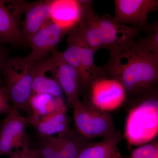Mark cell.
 <instances>
[{
  "mask_svg": "<svg viewBox=\"0 0 158 158\" xmlns=\"http://www.w3.org/2000/svg\"><path fill=\"white\" fill-rule=\"evenodd\" d=\"M56 138L61 158H76L82 148L90 143V140L71 129Z\"/></svg>",
  "mask_w": 158,
  "mask_h": 158,
  "instance_id": "cell-19",
  "label": "cell"
},
{
  "mask_svg": "<svg viewBox=\"0 0 158 158\" xmlns=\"http://www.w3.org/2000/svg\"><path fill=\"white\" fill-rule=\"evenodd\" d=\"M76 37L81 51V59L83 67L89 79L90 85L94 79L107 74L102 66L98 67L94 63V52L77 34L73 30H70Z\"/></svg>",
  "mask_w": 158,
  "mask_h": 158,
  "instance_id": "cell-21",
  "label": "cell"
},
{
  "mask_svg": "<svg viewBox=\"0 0 158 158\" xmlns=\"http://www.w3.org/2000/svg\"><path fill=\"white\" fill-rule=\"evenodd\" d=\"M5 61L6 60H5V54H4L2 48L0 46V72H1L2 66Z\"/></svg>",
  "mask_w": 158,
  "mask_h": 158,
  "instance_id": "cell-27",
  "label": "cell"
},
{
  "mask_svg": "<svg viewBox=\"0 0 158 158\" xmlns=\"http://www.w3.org/2000/svg\"><path fill=\"white\" fill-rule=\"evenodd\" d=\"M87 91L90 104L107 113L120 108L127 98L121 83L107 73L94 79Z\"/></svg>",
  "mask_w": 158,
  "mask_h": 158,
  "instance_id": "cell-5",
  "label": "cell"
},
{
  "mask_svg": "<svg viewBox=\"0 0 158 158\" xmlns=\"http://www.w3.org/2000/svg\"><path fill=\"white\" fill-rule=\"evenodd\" d=\"M115 158H122V157L121 154H120V153L118 152H118H117V153H116V155Z\"/></svg>",
  "mask_w": 158,
  "mask_h": 158,
  "instance_id": "cell-28",
  "label": "cell"
},
{
  "mask_svg": "<svg viewBox=\"0 0 158 158\" xmlns=\"http://www.w3.org/2000/svg\"><path fill=\"white\" fill-rule=\"evenodd\" d=\"M122 140L121 134L115 132L103 137L95 143H89L79 152L76 158H115L117 146Z\"/></svg>",
  "mask_w": 158,
  "mask_h": 158,
  "instance_id": "cell-16",
  "label": "cell"
},
{
  "mask_svg": "<svg viewBox=\"0 0 158 158\" xmlns=\"http://www.w3.org/2000/svg\"><path fill=\"white\" fill-rule=\"evenodd\" d=\"M158 23L151 25L149 29V34L146 37L137 40L138 42L148 50L158 54Z\"/></svg>",
  "mask_w": 158,
  "mask_h": 158,
  "instance_id": "cell-24",
  "label": "cell"
},
{
  "mask_svg": "<svg viewBox=\"0 0 158 158\" xmlns=\"http://www.w3.org/2000/svg\"><path fill=\"white\" fill-rule=\"evenodd\" d=\"M8 158H40L39 153L38 149L30 148L29 144L13 151Z\"/></svg>",
  "mask_w": 158,
  "mask_h": 158,
  "instance_id": "cell-25",
  "label": "cell"
},
{
  "mask_svg": "<svg viewBox=\"0 0 158 158\" xmlns=\"http://www.w3.org/2000/svg\"><path fill=\"white\" fill-rule=\"evenodd\" d=\"M46 69L54 77L65 94L67 103L72 106L80 101L81 84L78 75L74 69L65 62L56 50L50 57L42 60Z\"/></svg>",
  "mask_w": 158,
  "mask_h": 158,
  "instance_id": "cell-7",
  "label": "cell"
},
{
  "mask_svg": "<svg viewBox=\"0 0 158 158\" xmlns=\"http://www.w3.org/2000/svg\"><path fill=\"white\" fill-rule=\"evenodd\" d=\"M158 116L156 89L139 97L126 123L124 134L129 144L140 146L153 141L158 133Z\"/></svg>",
  "mask_w": 158,
  "mask_h": 158,
  "instance_id": "cell-2",
  "label": "cell"
},
{
  "mask_svg": "<svg viewBox=\"0 0 158 158\" xmlns=\"http://www.w3.org/2000/svg\"><path fill=\"white\" fill-rule=\"evenodd\" d=\"M92 6L91 1H52L51 19L68 32L80 23Z\"/></svg>",
  "mask_w": 158,
  "mask_h": 158,
  "instance_id": "cell-11",
  "label": "cell"
},
{
  "mask_svg": "<svg viewBox=\"0 0 158 158\" xmlns=\"http://www.w3.org/2000/svg\"><path fill=\"white\" fill-rule=\"evenodd\" d=\"M7 1L0 0V42L12 44H22L25 40L20 30L18 18L23 8L21 3L18 2L12 12L6 6Z\"/></svg>",
  "mask_w": 158,
  "mask_h": 158,
  "instance_id": "cell-12",
  "label": "cell"
},
{
  "mask_svg": "<svg viewBox=\"0 0 158 158\" xmlns=\"http://www.w3.org/2000/svg\"><path fill=\"white\" fill-rule=\"evenodd\" d=\"M68 33L69 36L66 40L68 45L67 48L62 52H60V56L76 71L80 79L81 89L87 91L90 83L82 64L80 46L74 35L70 31Z\"/></svg>",
  "mask_w": 158,
  "mask_h": 158,
  "instance_id": "cell-17",
  "label": "cell"
},
{
  "mask_svg": "<svg viewBox=\"0 0 158 158\" xmlns=\"http://www.w3.org/2000/svg\"><path fill=\"white\" fill-rule=\"evenodd\" d=\"M108 75L120 82L128 96L139 97L155 90L158 80V54L151 52L137 40L110 52L102 66Z\"/></svg>",
  "mask_w": 158,
  "mask_h": 158,
  "instance_id": "cell-1",
  "label": "cell"
},
{
  "mask_svg": "<svg viewBox=\"0 0 158 158\" xmlns=\"http://www.w3.org/2000/svg\"><path fill=\"white\" fill-rule=\"evenodd\" d=\"M98 17L91 6L85 12L80 23L72 30L74 31L93 50L94 53L104 48Z\"/></svg>",
  "mask_w": 158,
  "mask_h": 158,
  "instance_id": "cell-15",
  "label": "cell"
},
{
  "mask_svg": "<svg viewBox=\"0 0 158 158\" xmlns=\"http://www.w3.org/2000/svg\"><path fill=\"white\" fill-rule=\"evenodd\" d=\"M33 94H48L56 97L62 98L63 91L54 78L46 75L45 70L40 61L36 62L32 81Z\"/></svg>",
  "mask_w": 158,
  "mask_h": 158,
  "instance_id": "cell-20",
  "label": "cell"
},
{
  "mask_svg": "<svg viewBox=\"0 0 158 158\" xmlns=\"http://www.w3.org/2000/svg\"><path fill=\"white\" fill-rule=\"evenodd\" d=\"M28 118L20 115L12 106L0 127V156H9L13 149L22 148L29 144L26 133Z\"/></svg>",
  "mask_w": 158,
  "mask_h": 158,
  "instance_id": "cell-6",
  "label": "cell"
},
{
  "mask_svg": "<svg viewBox=\"0 0 158 158\" xmlns=\"http://www.w3.org/2000/svg\"><path fill=\"white\" fill-rule=\"evenodd\" d=\"M36 63L27 56L14 57L6 60L1 69L12 106L29 114L32 113L30 100L33 94L32 81Z\"/></svg>",
  "mask_w": 158,
  "mask_h": 158,
  "instance_id": "cell-3",
  "label": "cell"
},
{
  "mask_svg": "<svg viewBox=\"0 0 158 158\" xmlns=\"http://www.w3.org/2000/svg\"><path fill=\"white\" fill-rule=\"evenodd\" d=\"M12 107V106L10 104L6 88L0 85V116L9 113Z\"/></svg>",
  "mask_w": 158,
  "mask_h": 158,
  "instance_id": "cell-26",
  "label": "cell"
},
{
  "mask_svg": "<svg viewBox=\"0 0 158 158\" xmlns=\"http://www.w3.org/2000/svg\"><path fill=\"white\" fill-rule=\"evenodd\" d=\"M72 107L77 131L88 140L105 137L116 131L113 118L109 113L81 100Z\"/></svg>",
  "mask_w": 158,
  "mask_h": 158,
  "instance_id": "cell-4",
  "label": "cell"
},
{
  "mask_svg": "<svg viewBox=\"0 0 158 158\" xmlns=\"http://www.w3.org/2000/svg\"><path fill=\"white\" fill-rule=\"evenodd\" d=\"M66 33L65 30L50 20L28 41L31 52L27 56L35 62L46 59L49 54L56 51L57 45Z\"/></svg>",
  "mask_w": 158,
  "mask_h": 158,
  "instance_id": "cell-10",
  "label": "cell"
},
{
  "mask_svg": "<svg viewBox=\"0 0 158 158\" xmlns=\"http://www.w3.org/2000/svg\"><path fill=\"white\" fill-rule=\"evenodd\" d=\"M38 148L40 158H61L56 138L52 136L43 137Z\"/></svg>",
  "mask_w": 158,
  "mask_h": 158,
  "instance_id": "cell-22",
  "label": "cell"
},
{
  "mask_svg": "<svg viewBox=\"0 0 158 158\" xmlns=\"http://www.w3.org/2000/svg\"><path fill=\"white\" fill-rule=\"evenodd\" d=\"M130 158H158V142L153 140L133 150Z\"/></svg>",
  "mask_w": 158,
  "mask_h": 158,
  "instance_id": "cell-23",
  "label": "cell"
},
{
  "mask_svg": "<svg viewBox=\"0 0 158 158\" xmlns=\"http://www.w3.org/2000/svg\"><path fill=\"white\" fill-rule=\"evenodd\" d=\"M29 125L37 131L41 138L52 136L54 134H64L70 129L71 118L67 113V108L38 118L28 117Z\"/></svg>",
  "mask_w": 158,
  "mask_h": 158,
  "instance_id": "cell-14",
  "label": "cell"
},
{
  "mask_svg": "<svg viewBox=\"0 0 158 158\" xmlns=\"http://www.w3.org/2000/svg\"><path fill=\"white\" fill-rule=\"evenodd\" d=\"M116 22L124 25L147 31L151 25L148 21V15L158 9L157 0H115Z\"/></svg>",
  "mask_w": 158,
  "mask_h": 158,
  "instance_id": "cell-8",
  "label": "cell"
},
{
  "mask_svg": "<svg viewBox=\"0 0 158 158\" xmlns=\"http://www.w3.org/2000/svg\"><path fill=\"white\" fill-rule=\"evenodd\" d=\"M32 118L44 117L66 108L62 98L48 94H33L30 100Z\"/></svg>",
  "mask_w": 158,
  "mask_h": 158,
  "instance_id": "cell-18",
  "label": "cell"
},
{
  "mask_svg": "<svg viewBox=\"0 0 158 158\" xmlns=\"http://www.w3.org/2000/svg\"><path fill=\"white\" fill-rule=\"evenodd\" d=\"M52 1L27 3L24 12L25 17L22 33L26 41L42 28L51 19Z\"/></svg>",
  "mask_w": 158,
  "mask_h": 158,
  "instance_id": "cell-13",
  "label": "cell"
},
{
  "mask_svg": "<svg viewBox=\"0 0 158 158\" xmlns=\"http://www.w3.org/2000/svg\"><path fill=\"white\" fill-rule=\"evenodd\" d=\"M104 48L110 52L118 50L131 43L141 31L140 29L116 22L113 17L106 14L98 16Z\"/></svg>",
  "mask_w": 158,
  "mask_h": 158,
  "instance_id": "cell-9",
  "label": "cell"
}]
</instances>
